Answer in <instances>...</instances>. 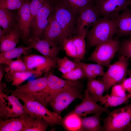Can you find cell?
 <instances>
[{
  "label": "cell",
  "instance_id": "6da1fadb",
  "mask_svg": "<svg viewBox=\"0 0 131 131\" xmlns=\"http://www.w3.org/2000/svg\"><path fill=\"white\" fill-rule=\"evenodd\" d=\"M83 82L80 80L67 85L51 96L47 100V104L53 112L61 116L62 112L74 100L83 98Z\"/></svg>",
  "mask_w": 131,
  "mask_h": 131
},
{
  "label": "cell",
  "instance_id": "7a4b0ae2",
  "mask_svg": "<svg viewBox=\"0 0 131 131\" xmlns=\"http://www.w3.org/2000/svg\"><path fill=\"white\" fill-rule=\"evenodd\" d=\"M117 32L115 19L100 17L86 33L87 48H91L113 39Z\"/></svg>",
  "mask_w": 131,
  "mask_h": 131
},
{
  "label": "cell",
  "instance_id": "3957f363",
  "mask_svg": "<svg viewBox=\"0 0 131 131\" xmlns=\"http://www.w3.org/2000/svg\"><path fill=\"white\" fill-rule=\"evenodd\" d=\"M24 103L25 108L30 115L34 117H40L49 122L51 126L61 124L62 118L46 107L33 96L29 94H14Z\"/></svg>",
  "mask_w": 131,
  "mask_h": 131
},
{
  "label": "cell",
  "instance_id": "277c9868",
  "mask_svg": "<svg viewBox=\"0 0 131 131\" xmlns=\"http://www.w3.org/2000/svg\"><path fill=\"white\" fill-rule=\"evenodd\" d=\"M52 14L62 30V45L65 40L76 34V22L79 15L69 9L57 0L55 1Z\"/></svg>",
  "mask_w": 131,
  "mask_h": 131
},
{
  "label": "cell",
  "instance_id": "5b68a950",
  "mask_svg": "<svg viewBox=\"0 0 131 131\" xmlns=\"http://www.w3.org/2000/svg\"><path fill=\"white\" fill-rule=\"evenodd\" d=\"M104 131H123L131 122V103L113 110L101 118Z\"/></svg>",
  "mask_w": 131,
  "mask_h": 131
},
{
  "label": "cell",
  "instance_id": "8992f818",
  "mask_svg": "<svg viewBox=\"0 0 131 131\" xmlns=\"http://www.w3.org/2000/svg\"><path fill=\"white\" fill-rule=\"evenodd\" d=\"M120 43L118 39L116 38L98 44L86 60L108 67Z\"/></svg>",
  "mask_w": 131,
  "mask_h": 131
},
{
  "label": "cell",
  "instance_id": "52a82bcc",
  "mask_svg": "<svg viewBox=\"0 0 131 131\" xmlns=\"http://www.w3.org/2000/svg\"><path fill=\"white\" fill-rule=\"evenodd\" d=\"M129 64L127 57L121 55L116 61L109 65L101 79L105 85L106 92L114 85L121 84L124 80Z\"/></svg>",
  "mask_w": 131,
  "mask_h": 131
},
{
  "label": "cell",
  "instance_id": "ba28073f",
  "mask_svg": "<svg viewBox=\"0 0 131 131\" xmlns=\"http://www.w3.org/2000/svg\"><path fill=\"white\" fill-rule=\"evenodd\" d=\"M0 93V116L4 119L30 115L16 95Z\"/></svg>",
  "mask_w": 131,
  "mask_h": 131
},
{
  "label": "cell",
  "instance_id": "9c48e42d",
  "mask_svg": "<svg viewBox=\"0 0 131 131\" xmlns=\"http://www.w3.org/2000/svg\"><path fill=\"white\" fill-rule=\"evenodd\" d=\"M55 1L45 0L37 15L31 22L33 35L40 38L42 37L43 33L48 23L49 18L53 12Z\"/></svg>",
  "mask_w": 131,
  "mask_h": 131
},
{
  "label": "cell",
  "instance_id": "30bf717a",
  "mask_svg": "<svg viewBox=\"0 0 131 131\" xmlns=\"http://www.w3.org/2000/svg\"><path fill=\"white\" fill-rule=\"evenodd\" d=\"M95 4L101 17L115 20L128 8L130 0H96Z\"/></svg>",
  "mask_w": 131,
  "mask_h": 131
},
{
  "label": "cell",
  "instance_id": "8fae6325",
  "mask_svg": "<svg viewBox=\"0 0 131 131\" xmlns=\"http://www.w3.org/2000/svg\"><path fill=\"white\" fill-rule=\"evenodd\" d=\"M23 60L28 68L36 72L38 76H41L43 73L49 71L56 64V60L35 54L25 56Z\"/></svg>",
  "mask_w": 131,
  "mask_h": 131
},
{
  "label": "cell",
  "instance_id": "7c38bea8",
  "mask_svg": "<svg viewBox=\"0 0 131 131\" xmlns=\"http://www.w3.org/2000/svg\"><path fill=\"white\" fill-rule=\"evenodd\" d=\"M29 46L38 51L43 56L56 60L60 50L59 46L46 39L34 36L29 37L27 43Z\"/></svg>",
  "mask_w": 131,
  "mask_h": 131
},
{
  "label": "cell",
  "instance_id": "4fadbf2b",
  "mask_svg": "<svg viewBox=\"0 0 131 131\" xmlns=\"http://www.w3.org/2000/svg\"><path fill=\"white\" fill-rule=\"evenodd\" d=\"M31 0H26L21 7L18 9L16 15L17 26L21 33L23 41L27 44L30 37L31 22L30 10Z\"/></svg>",
  "mask_w": 131,
  "mask_h": 131
},
{
  "label": "cell",
  "instance_id": "5bb4252c",
  "mask_svg": "<svg viewBox=\"0 0 131 131\" xmlns=\"http://www.w3.org/2000/svg\"><path fill=\"white\" fill-rule=\"evenodd\" d=\"M101 17L95 4L84 9L78 16L76 22V35L82 34Z\"/></svg>",
  "mask_w": 131,
  "mask_h": 131
},
{
  "label": "cell",
  "instance_id": "9a60e30c",
  "mask_svg": "<svg viewBox=\"0 0 131 131\" xmlns=\"http://www.w3.org/2000/svg\"><path fill=\"white\" fill-rule=\"evenodd\" d=\"M47 77L43 76L16 87L14 90H6L11 94H29L39 101L42 92L47 85Z\"/></svg>",
  "mask_w": 131,
  "mask_h": 131
},
{
  "label": "cell",
  "instance_id": "2e32d148",
  "mask_svg": "<svg viewBox=\"0 0 131 131\" xmlns=\"http://www.w3.org/2000/svg\"><path fill=\"white\" fill-rule=\"evenodd\" d=\"M70 112L81 117H85L91 114H102L104 112L108 114L109 113L107 108L98 105L91 99L86 90L82 101L80 104L76 105L74 109Z\"/></svg>",
  "mask_w": 131,
  "mask_h": 131
},
{
  "label": "cell",
  "instance_id": "e0dca14e",
  "mask_svg": "<svg viewBox=\"0 0 131 131\" xmlns=\"http://www.w3.org/2000/svg\"><path fill=\"white\" fill-rule=\"evenodd\" d=\"M47 77V86L42 91L41 96V99L46 105L48 99L57 91L67 85L76 83L78 81L63 79L51 73L48 74Z\"/></svg>",
  "mask_w": 131,
  "mask_h": 131
},
{
  "label": "cell",
  "instance_id": "ac0fdd59",
  "mask_svg": "<svg viewBox=\"0 0 131 131\" xmlns=\"http://www.w3.org/2000/svg\"><path fill=\"white\" fill-rule=\"evenodd\" d=\"M35 118L29 115L9 119H1L0 131H23L27 124Z\"/></svg>",
  "mask_w": 131,
  "mask_h": 131
},
{
  "label": "cell",
  "instance_id": "d6986e66",
  "mask_svg": "<svg viewBox=\"0 0 131 131\" xmlns=\"http://www.w3.org/2000/svg\"><path fill=\"white\" fill-rule=\"evenodd\" d=\"M62 31L52 13L50 16L48 24L43 33V38L59 46L61 45Z\"/></svg>",
  "mask_w": 131,
  "mask_h": 131
},
{
  "label": "cell",
  "instance_id": "ffe728a7",
  "mask_svg": "<svg viewBox=\"0 0 131 131\" xmlns=\"http://www.w3.org/2000/svg\"><path fill=\"white\" fill-rule=\"evenodd\" d=\"M118 37H131V9L128 8L115 19Z\"/></svg>",
  "mask_w": 131,
  "mask_h": 131
},
{
  "label": "cell",
  "instance_id": "44dd1931",
  "mask_svg": "<svg viewBox=\"0 0 131 131\" xmlns=\"http://www.w3.org/2000/svg\"><path fill=\"white\" fill-rule=\"evenodd\" d=\"M21 36V32L18 26L11 28L6 35L0 38V52L15 48Z\"/></svg>",
  "mask_w": 131,
  "mask_h": 131
},
{
  "label": "cell",
  "instance_id": "7402d4cb",
  "mask_svg": "<svg viewBox=\"0 0 131 131\" xmlns=\"http://www.w3.org/2000/svg\"><path fill=\"white\" fill-rule=\"evenodd\" d=\"M86 90L90 98L97 103L100 101L104 93L106 91V87L101 80L88 79Z\"/></svg>",
  "mask_w": 131,
  "mask_h": 131
},
{
  "label": "cell",
  "instance_id": "603a6c76",
  "mask_svg": "<svg viewBox=\"0 0 131 131\" xmlns=\"http://www.w3.org/2000/svg\"><path fill=\"white\" fill-rule=\"evenodd\" d=\"M16 16L11 10L0 8V25L5 35L11 28L17 26Z\"/></svg>",
  "mask_w": 131,
  "mask_h": 131
},
{
  "label": "cell",
  "instance_id": "cb8c5ba5",
  "mask_svg": "<svg viewBox=\"0 0 131 131\" xmlns=\"http://www.w3.org/2000/svg\"><path fill=\"white\" fill-rule=\"evenodd\" d=\"M32 48L29 46H21L1 52L0 54V63H4L8 65L12 59L19 57L22 54L26 55L30 52Z\"/></svg>",
  "mask_w": 131,
  "mask_h": 131
},
{
  "label": "cell",
  "instance_id": "d4e9b609",
  "mask_svg": "<svg viewBox=\"0 0 131 131\" xmlns=\"http://www.w3.org/2000/svg\"><path fill=\"white\" fill-rule=\"evenodd\" d=\"M74 61L77 65L82 69L85 77L88 79H95L98 76H103L104 75V68L99 64L87 63L76 60Z\"/></svg>",
  "mask_w": 131,
  "mask_h": 131
},
{
  "label": "cell",
  "instance_id": "484cf974",
  "mask_svg": "<svg viewBox=\"0 0 131 131\" xmlns=\"http://www.w3.org/2000/svg\"><path fill=\"white\" fill-rule=\"evenodd\" d=\"M102 114H94L92 116L82 117L81 131H102L101 124Z\"/></svg>",
  "mask_w": 131,
  "mask_h": 131
},
{
  "label": "cell",
  "instance_id": "4316f807",
  "mask_svg": "<svg viewBox=\"0 0 131 131\" xmlns=\"http://www.w3.org/2000/svg\"><path fill=\"white\" fill-rule=\"evenodd\" d=\"M61 125L67 131H81L82 117L71 112L62 118Z\"/></svg>",
  "mask_w": 131,
  "mask_h": 131
},
{
  "label": "cell",
  "instance_id": "83f0119b",
  "mask_svg": "<svg viewBox=\"0 0 131 131\" xmlns=\"http://www.w3.org/2000/svg\"><path fill=\"white\" fill-rule=\"evenodd\" d=\"M66 8L79 15L87 8L95 4L92 0H57Z\"/></svg>",
  "mask_w": 131,
  "mask_h": 131
},
{
  "label": "cell",
  "instance_id": "f1b7e54d",
  "mask_svg": "<svg viewBox=\"0 0 131 131\" xmlns=\"http://www.w3.org/2000/svg\"><path fill=\"white\" fill-rule=\"evenodd\" d=\"M33 74L38 76L36 72L32 71L8 72L6 74L5 78L7 82H12V85L16 87L20 85Z\"/></svg>",
  "mask_w": 131,
  "mask_h": 131
},
{
  "label": "cell",
  "instance_id": "f546056e",
  "mask_svg": "<svg viewBox=\"0 0 131 131\" xmlns=\"http://www.w3.org/2000/svg\"><path fill=\"white\" fill-rule=\"evenodd\" d=\"M131 98V95L127 94L124 97H119L106 94L103 96L100 102L101 105H104V107L107 108L109 107H114L126 103Z\"/></svg>",
  "mask_w": 131,
  "mask_h": 131
},
{
  "label": "cell",
  "instance_id": "4dcf8cb0",
  "mask_svg": "<svg viewBox=\"0 0 131 131\" xmlns=\"http://www.w3.org/2000/svg\"><path fill=\"white\" fill-rule=\"evenodd\" d=\"M87 31L86 30L82 34L75 36L72 37L78 55V59L76 61H81L84 57L86 47L85 38Z\"/></svg>",
  "mask_w": 131,
  "mask_h": 131
},
{
  "label": "cell",
  "instance_id": "1f68e13d",
  "mask_svg": "<svg viewBox=\"0 0 131 131\" xmlns=\"http://www.w3.org/2000/svg\"><path fill=\"white\" fill-rule=\"evenodd\" d=\"M50 126L49 122L40 117H37L27 124L23 131H45Z\"/></svg>",
  "mask_w": 131,
  "mask_h": 131
},
{
  "label": "cell",
  "instance_id": "d6a6232c",
  "mask_svg": "<svg viewBox=\"0 0 131 131\" xmlns=\"http://www.w3.org/2000/svg\"><path fill=\"white\" fill-rule=\"evenodd\" d=\"M56 62L58 70L62 74L69 72L77 66L74 61H71L66 57H57Z\"/></svg>",
  "mask_w": 131,
  "mask_h": 131
},
{
  "label": "cell",
  "instance_id": "836d02e7",
  "mask_svg": "<svg viewBox=\"0 0 131 131\" xmlns=\"http://www.w3.org/2000/svg\"><path fill=\"white\" fill-rule=\"evenodd\" d=\"M62 76L65 79L72 81H79L85 77L82 69L77 65L69 72L62 74Z\"/></svg>",
  "mask_w": 131,
  "mask_h": 131
},
{
  "label": "cell",
  "instance_id": "e575fe53",
  "mask_svg": "<svg viewBox=\"0 0 131 131\" xmlns=\"http://www.w3.org/2000/svg\"><path fill=\"white\" fill-rule=\"evenodd\" d=\"M61 46L68 56L77 60L78 55L77 50L73 41L72 37L65 40Z\"/></svg>",
  "mask_w": 131,
  "mask_h": 131
},
{
  "label": "cell",
  "instance_id": "d590c367",
  "mask_svg": "<svg viewBox=\"0 0 131 131\" xmlns=\"http://www.w3.org/2000/svg\"><path fill=\"white\" fill-rule=\"evenodd\" d=\"M8 66L9 72L32 71L28 68L23 60L20 58L19 57L16 60H12Z\"/></svg>",
  "mask_w": 131,
  "mask_h": 131
},
{
  "label": "cell",
  "instance_id": "8d00e7d4",
  "mask_svg": "<svg viewBox=\"0 0 131 131\" xmlns=\"http://www.w3.org/2000/svg\"><path fill=\"white\" fill-rule=\"evenodd\" d=\"M26 0H0V8L10 10L18 9Z\"/></svg>",
  "mask_w": 131,
  "mask_h": 131
},
{
  "label": "cell",
  "instance_id": "74e56055",
  "mask_svg": "<svg viewBox=\"0 0 131 131\" xmlns=\"http://www.w3.org/2000/svg\"><path fill=\"white\" fill-rule=\"evenodd\" d=\"M121 55L131 59V37L124 39L120 42L118 51Z\"/></svg>",
  "mask_w": 131,
  "mask_h": 131
},
{
  "label": "cell",
  "instance_id": "f35d334b",
  "mask_svg": "<svg viewBox=\"0 0 131 131\" xmlns=\"http://www.w3.org/2000/svg\"><path fill=\"white\" fill-rule=\"evenodd\" d=\"M45 0H31L30 10L31 22L37 15Z\"/></svg>",
  "mask_w": 131,
  "mask_h": 131
},
{
  "label": "cell",
  "instance_id": "ab89813d",
  "mask_svg": "<svg viewBox=\"0 0 131 131\" xmlns=\"http://www.w3.org/2000/svg\"><path fill=\"white\" fill-rule=\"evenodd\" d=\"M126 91L121 84H117L112 87L110 95L119 97H124L127 95Z\"/></svg>",
  "mask_w": 131,
  "mask_h": 131
},
{
  "label": "cell",
  "instance_id": "60d3db41",
  "mask_svg": "<svg viewBox=\"0 0 131 131\" xmlns=\"http://www.w3.org/2000/svg\"><path fill=\"white\" fill-rule=\"evenodd\" d=\"M121 84L125 90L130 93L131 91V76L125 78Z\"/></svg>",
  "mask_w": 131,
  "mask_h": 131
},
{
  "label": "cell",
  "instance_id": "b9f144b4",
  "mask_svg": "<svg viewBox=\"0 0 131 131\" xmlns=\"http://www.w3.org/2000/svg\"><path fill=\"white\" fill-rule=\"evenodd\" d=\"M4 74V69L3 67L1 65L0 66V82H1Z\"/></svg>",
  "mask_w": 131,
  "mask_h": 131
},
{
  "label": "cell",
  "instance_id": "7bdbcfd3",
  "mask_svg": "<svg viewBox=\"0 0 131 131\" xmlns=\"http://www.w3.org/2000/svg\"><path fill=\"white\" fill-rule=\"evenodd\" d=\"M123 131H131V122Z\"/></svg>",
  "mask_w": 131,
  "mask_h": 131
},
{
  "label": "cell",
  "instance_id": "ee69618b",
  "mask_svg": "<svg viewBox=\"0 0 131 131\" xmlns=\"http://www.w3.org/2000/svg\"><path fill=\"white\" fill-rule=\"evenodd\" d=\"M128 73L129 76H131V69H128Z\"/></svg>",
  "mask_w": 131,
  "mask_h": 131
},
{
  "label": "cell",
  "instance_id": "f6af8a7d",
  "mask_svg": "<svg viewBox=\"0 0 131 131\" xmlns=\"http://www.w3.org/2000/svg\"><path fill=\"white\" fill-rule=\"evenodd\" d=\"M129 6H130L131 7V0H130V4Z\"/></svg>",
  "mask_w": 131,
  "mask_h": 131
},
{
  "label": "cell",
  "instance_id": "bcb514c9",
  "mask_svg": "<svg viewBox=\"0 0 131 131\" xmlns=\"http://www.w3.org/2000/svg\"><path fill=\"white\" fill-rule=\"evenodd\" d=\"M129 94H131V91L130 93H129Z\"/></svg>",
  "mask_w": 131,
  "mask_h": 131
},
{
  "label": "cell",
  "instance_id": "7dc6e473",
  "mask_svg": "<svg viewBox=\"0 0 131 131\" xmlns=\"http://www.w3.org/2000/svg\"><path fill=\"white\" fill-rule=\"evenodd\" d=\"M92 0L95 1L96 0Z\"/></svg>",
  "mask_w": 131,
  "mask_h": 131
},
{
  "label": "cell",
  "instance_id": "c3c4849f",
  "mask_svg": "<svg viewBox=\"0 0 131 131\" xmlns=\"http://www.w3.org/2000/svg\"><path fill=\"white\" fill-rule=\"evenodd\" d=\"M53 0V1H55V0Z\"/></svg>",
  "mask_w": 131,
  "mask_h": 131
}]
</instances>
